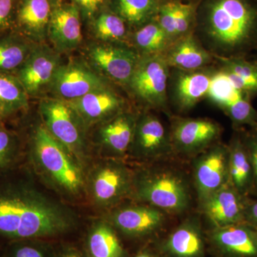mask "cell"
<instances>
[{
	"instance_id": "cell-30",
	"label": "cell",
	"mask_w": 257,
	"mask_h": 257,
	"mask_svg": "<svg viewBox=\"0 0 257 257\" xmlns=\"http://www.w3.org/2000/svg\"><path fill=\"white\" fill-rule=\"evenodd\" d=\"M162 0H111L109 9L123 19L132 32L156 19Z\"/></svg>"
},
{
	"instance_id": "cell-12",
	"label": "cell",
	"mask_w": 257,
	"mask_h": 257,
	"mask_svg": "<svg viewBox=\"0 0 257 257\" xmlns=\"http://www.w3.org/2000/svg\"><path fill=\"white\" fill-rule=\"evenodd\" d=\"M171 127L172 148L191 155L207 150L220 138L222 130L214 120L207 118L173 117Z\"/></svg>"
},
{
	"instance_id": "cell-20",
	"label": "cell",
	"mask_w": 257,
	"mask_h": 257,
	"mask_svg": "<svg viewBox=\"0 0 257 257\" xmlns=\"http://www.w3.org/2000/svg\"><path fill=\"white\" fill-rule=\"evenodd\" d=\"M170 68L198 70L215 65L214 55L203 45L194 32L177 39L162 54Z\"/></svg>"
},
{
	"instance_id": "cell-42",
	"label": "cell",
	"mask_w": 257,
	"mask_h": 257,
	"mask_svg": "<svg viewBox=\"0 0 257 257\" xmlns=\"http://www.w3.org/2000/svg\"><path fill=\"white\" fill-rule=\"evenodd\" d=\"M13 116H15L13 113L8 110L3 104H0V121L6 122L8 119H10Z\"/></svg>"
},
{
	"instance_id": "cell-26",
	"label": "cell",
	"mask_w": 257,
	"mask_h": 257,
	"mask_svg": "<svg viewBox=\"0 0 257 257\" xmlns=\"http://www.w3.org/2000/svg\"><path fill=\"white\" fill-rule=\"evenodd\" d=\"M214 58L218 68L235 87L246 93L251 99L257 96V68L251 61L244 57Z\"/></svg>"
},
{
	"instance_id": "cell-29",
	"label": "cell",
	"mask_w": 257,
	"mask_h": 257,
	"mask_svg": "<svg viewBox=\"0 0 257 257\" xmlns=\"http://www.w3.org/2000/svg\"><path fill=\"white\" fill-rule=\"evenodd\" d=\"M85 253L88 257H128L114 228L105 223H99L89 231Z\"/></svg>"
},
{
	"instance_id": "cell-14",
	"label": "cell",
	"mask_w": 257,
	"mask_h": 257,
	"mask_svg": "<svg viewBox=\"0 0 257 257\" xmlns=\"http://www.w3.org/2000/svg\"><path fill=\"white\" fill-rule=\"evenodd\" d=\"M114 84L67 101L86 126L100 124L128 109L127 100L118 92Z\"/></svg>"
},
{
	"instance_id": "cell-21",
	"label": "cell",
	"mask_w": 257,
	"mask_h": 257,
	"mask_svg": "<svg viewBox=\"0 0 257 257\" xmlns=\"http://www.w3.org/2000/svg\"><path fill=\"white\" fill-rule=\"evenodd\" d=\"M206 241L200 224L189 220L177 226L156 247L166 257H205Z\"/></svg>"
},
{
	"instance_id": "cell-11",
	"label": "cell",
	"mask_w": 257,
	"mask_h": 257,
	"mask_svg": "<svg viewBox=\"0 0 257 257\" xmlns=\"http://www.w3.org/2000/svg\"><path fill=\"white\" fill-rule=\"evenodd\" d=\"M207 98L229 116L234 128L257 126V111L251 104L252 99L235 87L218 67Z\"/></svg>"
},
{
	"instance_id": "cell-45",
	"label": "cell",
	"mask_w": 257,
	"mask_h": 257,
	"mask_svg": "<svg viewBox=\"0 0 257 257\" xmlns=\"http://www.w3.org/2000/svg\"><path fill=\"white\" fill-rule=\"evenodd\" d=\"M0 257H3V250H2V248H0Z\"/></svg>"
},
{
	"instance_id": "cell-9",
	"label": "cell",
	"mask_w": 257,
	"mask_h": 257,
	"mask_svg": "<svg viewBox=\"0 0 257 257\" xmlns=\"http://www.w3.org/2000/svg\"><path fill=\"white\" fill-rule=\"evenodd\" d=\"M138 190L143 200L160 210L179 212L188 206L187 186L183 179L171 172L157 171L144 176Z\"/></svg>"
},
{
	"instance_id": "cell-19",
	"label": "cell",
	"mask_w": 257,
	"mask_h": 257,
	"mask_svg": "<svg viewBox=\"0 0 257 257\" xmlns=\"http://www.w3.org/2000/svg\"><path fill=\"white\" fill-rule=\"evenodd\" d=\"M247 199L229 182L204 199V211L215 228L244 223Z\"/></svg>"
},
{
	"instance_id": "cell-6",
	"label": "cell",
	"mask_w": 257,
	"mask_h": 257,
	"mask_svg": "<svg viewBox=\"0 0 257 257\" xmlns=\"http://www.w3.org/2000/svg\"><path fill=\"white\" fill-rule=\"evenodd\" d=\"M39 108L44 126L56 140L69 150L82 149L86 126L67 101L51 96L42 98Z\"/></svg>"
},
{
	"instance_id": "cell-24",
	"label": "cell",
	"mask_w": 257,
	"mask_h": 257,
	"mask_svg": "<svg viewBox=\"0 0 257 257\" xmlns=\"http://www.w3.org/2000/svg\"><path fill=\"white\" fill-rule=\"evenodd\" d=\"M138 116V113L127 109L100 123L98 137L101 145L116 155L130 150Z\"/></svg>"
},
{
	"instance_id": "cell-13",
	"label": "cell",
	"mask_w": 257,
	"mask_h": 257,
	"mask_svg": "<svg viewBox=\"0 0 257 257\" xmlns=\"http://www.w3.org/2000/svg\"><path fill=\"white\" fill-rule=\"evenodd\" d=\"M173 150L170 131L150 110L138 114L130 151L141 158H157Z\"/></svg>"
},
{
	"instance_id": "cell-3",
	"label": "cell",
	"mask_w": 257,
	"mask_h": 257,
	"mask_svg": "<svg viewBox=\"0 0 257 257\" xmlns=\"http://www.w3.org/2000/svg\"><path fill=\"white\" fill-rule=\"evenodd\" d=\"M170 73L163 55H141L126 91L147 110L171 115L167 94Z\"/></svg>"
},
{
	"instance_id": "cell-8",
	"label": "cell",
	"mask_w": 257,
	"mask_h": 257,
	"mask_svg": "<svg viewBox=\"0 0 257 257\" xmlns=\"http://www.w3.org/2000/svg\"><path fill=\"white\" fill-rule=\"evenodd\" d=\"M63 63L62 54L47 43L35 44L23 65L14 74L30 98L48 93L56 73Z\"/></svg>"
},
{
	"instance_id": "cell-40",
	"label": "cell",
	"mask_w": 257,
	"mask_h": 257,
	"mask_svg": "<svg viewBox=\"0 0 257 257\" xmlns=\"http://www.w3.org/2000/svg\"><path fill=\"white\" fill-rule=\"evenodd\" d=\"M56 257H88L85 252H83L79 248L70 245L61 246L60 249H56Z\"/></svg>"
},
{
	"instance_id": "cell-28",
	"label": "cell",
	"mask_w": 257,
	"mask_h": 257,
	"mask_svg": "<svg viewBox=\"0 0 257 257\" xmlns=\"http://www.w3.org/2000/svg\"><path fill=\"white\" fill-rule=\"evenodd\" d=\"M35 45L15 30L0 34V72L15 74Z\"/></svg>"
},
{
	"instance_id": "cell-36",
	"label": "cell",
	"mask_w": 257,
	"mask_h": 257,
	"mask_svg": "<svg viewBox=\"0 0 257 257\" xmlns=\"http://www.w3.org/2000/svg\"><path fill=\"white\" fill-rule=\"evenodd\" d=\"M79 10L83 24L88 25L101 12L109 9L111 0H70Z\"/></svg>"
},
{
	"instance_id": "cell-27",
	"label": "cell",
	"mask_w": 257,
	"mask_h": 257,
	"mask_svg": "<svg viewBox=\"0 0 257 257\" xmlns=\"http://www.w3.org/2000/svg\"><path fill=\"white\" fill-rule=\"evenodd\" d=\"M128 175L125 169L115 164L101 168L93 182V192L98 202L109 204L119 199L127 189Z\"/></svg>"
},
{
	"instance_id": "cell-32",
	"label": "cell",
	"mask_w": 257,
	"mask_h": 257,
	"mask_svg": "<svg viewBox=\"0 0 257 257\" xmlns=\"http://www.w3.org/2000/svg\"><path fill=\"white\" fill-rule=\"evenodd\" d=\"M172 42L156 20L132 32L130 40L140 55H162Z\"/></svg>"
},
{
	"instance_id": "cell-44",
	"label": "cell",
	"mask_w": 257,
	"mask_h": 257,
	"mask_svg": "<svg viewBox=\"0 0 257 257\" xmlns=\"http://www.w3.org/2000/svg\"><path fill=\"white\" fill-rule=\"evenodd\" d=\"M5 122H3V121H0V130L5 127Z\"/></svg>"
},
{
	"instance_id": "cell-38",
	"label": "cell",
	"mask_w": 257,
	"mask_h": 257,
	"mask_svg": "<svg viewBox=\"0 0 257 257\" xmlns=\"http://www.w3.org/2000/svg\"><path fill=\"white\" fill-rule=\"evenodd\" d=\"M18 0H0V34L13 30Z\"/></svg>"
},
{
	"instance_id": "cell-1",
	"label": "cell",
	"mask_w": 257,
	"mask_h": 257,
	"mask_svg": "<svg viewBox=\"0 0 257 257\" xmlns=\"http://www.w3.org/2000/svg\"><path fill=\"white\" fill-rule=\"evenodd\" d=\"M15 167L0 174V248L20 240L59 237L74 229L68 214L38 195Z\"/></svg>"
},
{
	"instance_id": "cell-22",
	"label": "cell",
	"mask_w": 257,
	"mask_h": 257,
	"mask_svg": "<svg viewBox=\"0 0 257 257\" xmlns=\"http://www.w3.org/2000/svg\"><path fill=\"white\" fill-rule=\"evenodd\" d=\"M113 224L127 237L143 239L156 234L164 223V215L155 207H128L114 214Z\"/></svg>"
},
{
	"instance_id": "cell-23",
	"label": "cell",
	"mask_w": 257,
	"mask_h": 257,
	"mask_svg": "<svg viewBox=\"0 0 257 257\" xmlns=\"http://www.w3.org/2000/svg\"><path fill=\"white\" fill-rule=\"evenodd\" d=\"M198 2L162 0L155 20L172 42L194 31Z\"/></svg>"
},
{
	"instance_id": "cell-2",
	"label": "cell",
	"mask_w": 257,
	"mask_h": 257,
	"mask_svg": "<svg viewBox=\"0 0 257 257\" xmlns=\"http://www.w3.org/2000/svg\"><path fill=\"white\" fill-rule=\"evenodd\" d=\"M193 32L214 57L248 58L257 50V0H199Z\"/></svg>"
},
{
	"instance_id": "cell-31",
	"label": "cell",
	"mask_w": 257,
	"mask_h": 257,
	"mask_svg": "<svg viewBox=\"0 0 257 257\" xmlns=\"http://www.w3.org/2000/svg\"><path fill=\"white\" fill-rule=\"evenodd\" d=\"M87 26L95 41L131 45L133 32L124 20L110 9L96 15Z\"/></svg>"
},
{
	"instance_id": "cell-43",
	"label": "cell",
	"mask_w": 257,
	"mask_h": 257,
	"mask_svg": "<svg viewBox=\"0 0 257 257\" xmlns=\"http://www.w3.org/2000/svg\"><path fill=\"white\" fill-rule=\"evenodd\" d=\"M248 60L251 61V62H252V63L253 64H254L255 67H256L257 68V55H254V57H252V58H251V59H250V58H248Z\"/></svg>"
},
{
	"instance_id": "cell-10",
	"label": "cell",
	"mask_w": 257,
	"mask_h": 257,
	"mask_svg": "<svg viewBox=\"0 0 257 257\" xmlns=\"http://www.w3.org/2000/svg\"><path fill=\"white\" fill-rule=\"evenodd\" d=\"M114 83L95 72L84 60L62 63L49 89L51 97L72 101Z\"/></svg>"
},
{
	"instance_id": "cell-7",
	"label": "cell",
	"mask_w": 257,
	"mask_h": 257,
	"mask_svg": "<svg viewBox=\"0 0 257 257\" xmlns=\"http://www.w3.org/2000/svg\"><path fill=\"white\" fill-rule=\"evenodd\" d=\"M216 72V64L194 71L170 68L167 89L170 108L187 112L207 98Z\"/></svg>"
},
{
	"instance_id": "cell-16",
	"label": "cell",
	"mask_w": 257,
	"mask_h": 257,
	"mask_svg": "<svg viewBox=\"0 0 257 257\" xmlns=\"http://www.w3.org/2000/svg\"><path fill=\"white\" fill-rule=\"evenodd\" d=\"M207 241L216 257H257V229L245 223L214 228Z\"/></svg>"
},
{
	"instance_id": "cell-46",
	"label": "cell",
	"mask_w": 257,
	"mask_h": 257,
	"mask_svg": "<svg viewBox=\"0 0 257 257\" xmlns=\"http://www.w3.org/2000/svg\"><path fill=\"white\" fill-rule=\"evenodd\" d=\"M182 1H189V0H182Z\"/></svg>"
},
{
	"instance_id": "cell-35",
	"label": "cell",
	"mask_w": 257,
	"mask_h": 257,
	"mask_svg": "<svg viewBox=\"0 0 257 257\" xmlns=\"http://www.w3.org/2000/svg\"><path fill=\"white\" fill-rule=\"evenodd\" d=\"M21 139L6 126L0 130V174L17 167L21 152Z\"/></svg>"
},
{
	"instance_id": "cell-4",
	"label": "cell",
	"mask_w": 257,
	"mask_h": 257,
	"mask_svg": "<svg viewBox=\"0 0 257 257\" xmlns=\"http://www.w3.org/2000/svg\"><path fill=\"white\" fill-rule=\"evenodd\" d=\"M140 57L127 43L94 41L84 50V61L95 72L125 90Z\"/></svg>"
},
{
	"instance_id": "cell-5",
	"label": "cell",
	"mask_w": 257,
	"mask_h": 257,
	"mask_svg": "<svg viewBox=\"0 0 257 257\" xmlns=\"http://www.w3.org/2000/svg\"><path fill=\"white\" fill-rule=\"evenodd\" d=\"M31 145L34 155L56 182L69 192L82 187V177L78 167L67 153L68 149L56 140L44 125L32 131Z\"/></svg>"
},
{
	"instance_id": "cell-37",
	"label": "cell",
	"mask_w": 257,
	"mask_h": 257,
	"mask_svg": "<svg viewBox=\"0 0 257 257\" xmlns=\"http://www.w3.org/2000/svg\"><path fill=\"white\" fill-rule=\"evenodd\" d=\"M241 138L251 158L253 172V189L251 194L257 196V126L246 130L244 127L238 128Z\"/></svg>"
},
{
	"instance_id": "cell-15",
	"label": "cell",
	"mask_w": 257,
	"mask_h": 257,
	"mask_svg": "<svg viewBox=\"0 0 257 257\" xmlns=\"http://www.w3.org/2000/svg\"><path fill=\"white\" fill-rule=\"evenodd\" d=\"M229 148L214 144L200 157L194 171L196 187L202 200L229 183Z\"/></svg>"
},
{
	"instance_id": "cell-41",
	"label": "cell",
	"mask_w": 257,
	"mask_h": 257,
	"mask_svg": "<svg viewBox=\"0 0 257 257\" xmlns=\"http://www.w3.org/2000/svg\"><path fill=\"white\" fill-rule=\"evenodd\" d=\"M132 257H166L157 247L144 248Z\"/></svg>"
},
{
	"instance_id": "cell-34",
	"label": "cell",
	"mask_w": 257,
	"mask_h": 257,
	"mask_svg": "<svg viewBox=\"0 0 257 257\" xmlns=\"http://www.w3.org/2000/svg\"><path fill=\"white\" fill-rule=\"evenodd\" d=\"M3 257H56V248L43 239L20 240L2 248Z\"/></svg>"
},
{
	"instance_id": "cell-18",
	"label": "cell",
	"mask_w": 257,
	"mask_h": 257,
	"mask_svg": "<svg viewBox=\"0 0 257 257\" xmlns=\"http://www.w3.org/2000/svg\"><path fill=\"white\" fill-rule=\"evenodd\" d=\"M82 24L75 5L61 0L51 19L47 41L62 55L72 52L82 45Z\"/></svg>"
},
{
	"instance_id": "cell-33",
	"label": "cell",
	"mask_w": 257,
	"mask_h": 257,
	"mask_svg": "<svg viewBox=\"0 0 257 257\" xmlns=\"http://www.w3.org/2000/svg\"><path fill=\"white\" fill-rule=\"evenodd\" d=\"M29 97L14 74L0 72V104L15 115L29 108Z\"/></svg>"
},
{
	"instance_id": "cell-25",
	"label": "cell",
	"mask_w": 257,
	"mask_h": 257,
	"mask_svg": "<svg viewBox=\"0 0 257 257\" xmlns=\"http://www.w3.org/2000/svg\"><path fill=\"white\" fill-rule=\"evenodd\" d=\"M229 148V182L236 190L248 197L251 194L253 183L252 164L239 130L234 128Z\"/></svg>"
},
{
	"instance_id": "cell-39",
	"label": "cell",
	"mask_w": 257,
	"mask_h": 257,
	"mask_svg": "<svg viewBox=\"0 0 257 257\" xmlns=\"http://www.w3.org/2000/svg\"><path fill=\"white\" fill-rule=\"evenodd\" d=\"M244 223L257 229V199L248 198L244 211Z\"/></svg>"
},
{
	"instance_id": "cell-17",
	"label": "cell",
	"mask_w": 257,
	"mask_h": 257,
	"mask_svg": "<svg viewBox=\"0 0 257 257\" xmlns=\"http://www.w3.org/2000/svg\"><path fill=\"white\" fill-rule=\"evenodd\" d=\"M60 2L18 0L13 30L34 43H47L51 19Z\"/></svg>"
}]
</instances>
